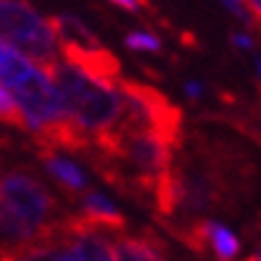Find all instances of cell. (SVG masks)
Instances as JSON below:
<instances>
[{"instance_id": "cell-6", "label": "cell", "mask_w": 261, "mask_h": 261, "mask_svg": "<svg viewBox=\"0 0 261 261\" xmlns=\"http://www.w3.org/2000/svg\"><path fill=\"white\" fill-rule=\"evenodd\" d=\"M77 204H80L77 218H80L84 225L98 228V230H108V232H125L127 218L115 208V204H113L106 194L89 190L87 194H82V197L77 199Z\"/></svg>"}, {"instance_id": "cell-11", "label": "cell", "mask_w": 261, "mask_h": 261, "mask_svg": "<svg viewBox=\"0 0 261 261\" xmlns=\"http://www.w3.org/2000/svg\"><path fill=\"white\" fill-rule=\"evenodd\" d=\"M230 41H232V46L240 48V50H254V41L249 39L245 32H235L230 36Z\"/></svg>"}, {"instance_id": "cell-15", "label": "cell", "mask_w": 261, "mask_h": 261, "mask_svg": "<svg viewBox=\"0 0 261 261\" xmlns=\"http://www.w3.org/2000/svg\"><path fill=\"white\" fill-rule=\"evenodd\" d=\"M247 261H261V254H254V256H249Z\"/></svg>"}, {"instance_id": "cell-12", "label": "cell", "mask_w": 261, "mask_h": 261, "mask_svg": "<svg viewBox=\"0 0 261 261\" xmlns=\"http://www.w3.org/2000/svg\"><path fill=\"white\" fill-rule=\"evenodd\" d=\"M185 94L190 96V101H199V98H201V96H204V84H201V82H187V84H185Z\"/></svg>"}, {"instance_id": "cell-8", "label": "cell", "mask_w": 261, "mask_h": 261, "mask_svg": "<svg viewBox=\"0 0 261 261\" xmlns=\"http://www.w3.org/2000/svg\"><path fill=\"white\" fill-rule=\"evenodd\" d=\"M32 65L34 63L29 60V58H24L22 53L15 50L10 43L0 41V87L12 89L17 82L29 72Z\"/></svg>"}, {"instance_id": "cell-14", "label": "cell", "mask_w": 261, "mask_h": 261, "mask_svg": "<svg viewBox=\"0 0 261 261\" xmlns=\"http://www.w3.org/2000/svg\"><path fill=\"white\" fill-rule=\"evenodd\" d=\"M256 72H259V80H261V58H256Z\"/></svg>"}, {"instance_id": "cell-1", "label": "cell", "mask_w": 261, "mask_h": 261, "mask_svg": "<svg viewBox=\"0 0 261 261\" xmlns=\"http://www.w3.org/2000/svg\"><path fill=\"white\" fill-rule=\"evenodd\" d=\"M60 216V201L29 166L0 159V247H22L48 238Z\"/></svg>"}, {"instance_id": "cell-2", "label": "cell", "mask_w": 261, "mask_h": 261, "mask_svg": "<svg viewBox=\"0 0 261 261\" xmlns=\"http://www.w3.org/2000/svg\"><path fill=\"white\" fill-rule=\"evenodd\" d=\"M56 84L63 111L72 127L94 149L96 142L113 135L125 120V101L115 84L96 82L67 63H58L46 72Z\"/></svg>"}, {"instance_id": "cell-10", "label": "cell", "mask_w": 261, "mask_h": 261, "mask_svg": "<svg viewBox=\"0 0 261 261\" xmlns=\"http://www.w3.org/2000/svg\"><path fill=\"white\" fill-rule=\"evenodd\" d=\"M125 46L137 53H159L163 48V41L151 32H132L125 36Z\"/></svg>"}, {"instance_id": "cell-4", "label": "cell", "mask_w": 261, "mask_h": 261, "mask_svg": "<svg viewBox=\"0 0 261 261\" xmlns=\"http://www.w3.org/2000/svg\"><path fill=\"white\" fill-rule=\"evenodd\" d=\"M187 245L194 247L197 252H204V247H208L218 261H235L240 256V249H242L238 235L218 221L194 223L190 228V235H187Z\"/></svg>"}, {"instance_id": "cell-7", "label": "cell", "mask_w": 261, "mask_h": 261, "mask_svg": "<svg viewBox=\"0 0 261 261\" xmlns=\"http://www.w3.org/2000/svg\"><path fill=\"white\" fill-rule=\"evenodd\" d=\"M113 259L115 261H166L163 247L151 235L113 232Z\"/></svg>"}, {"instance_id": "cell-5", "label": "cell", "mask_w": 261, "mask_h": 261, "mask_svg": "<svg viewBox=\"0 0 261 261\" xmlns=\"http://www.w3.org/2000/svg\"><path fill=\"white\" fill-rule=\"evenodd\" d=\"M36 149V156L41 159V163H43V168L48 170V175L53 177V180L58 182V187H63L70 197L80 199L82 194H87L91 187H89V177L87 173L82 170L74 161L65 159L60 151L56 149H46V146H34Z\"/></svg>"}, {"instance_id": "cell-13", "label": "cell", "mask_w": 261, "mask_h": 261, "mask_svg": "<svg viewBox=\"0 0 261 261\" xmlns=\"http://www.w3.org/2000/svg\"><path fill=\"white\" fill-rule=\"evenodd\" d=\"M111 3L122 10H127V12H139V10L146 5V0H111Z\"/></svg>"}, {"instance_id": "cell-9", "label": "cell", "mask_w": 261, "mask_h": 261, "mask_svg": "<svg viewBox=\"0 0 261 261\" xmlns=\"http://www.w3.org/2000/svg\"><path fill=\"white\" fill-rule=\"evenodd\" d=\"M0 122L15 127V129H27L24 115H22V111H19V106H17L15 96L3 87H0Z\"/></svg>"}, {"instance_id": "cell-3", "label": "cell", "mask_w": 261, "mask_h": 261, "mask_svg": "<svg viewBox=\"0 0 261 261\" xmlns=\"http://www.w3.org/2000/svg\"><path fill=\"white\" fill-rule=\"evenodd\" d=\"M0 41L22 50L43 72L60 63L56 34L29 0H0Z\"/></svg>"}]
</instances>
